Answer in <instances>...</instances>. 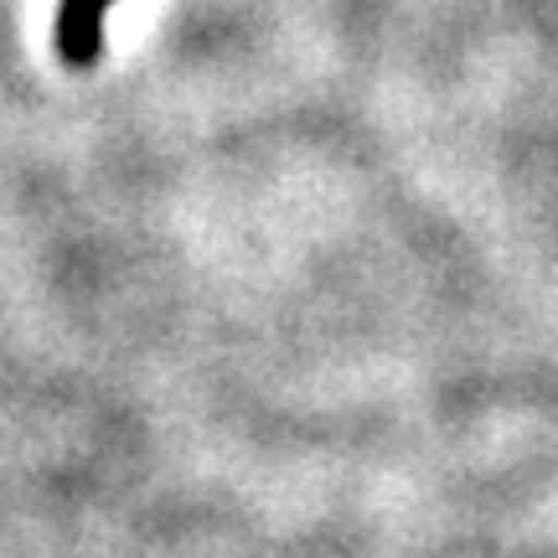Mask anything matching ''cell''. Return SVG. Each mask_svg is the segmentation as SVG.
<instances>
[{
  "label": "cell",
  "mask_w": 558,
  "mask_h": 558,
  "mask_svg": "<svg viewBox=\"0 0 558 558\" xmlns=\"http://www.w3.org/2000/svg\"><path fill=\"white\" fill-rule=\"evenodd\" d=\"M114 0H62L58 5V52L68 68H94L104 47V16Z\"/></svg>",
  "instance_id": "1"
}]
</instances>
